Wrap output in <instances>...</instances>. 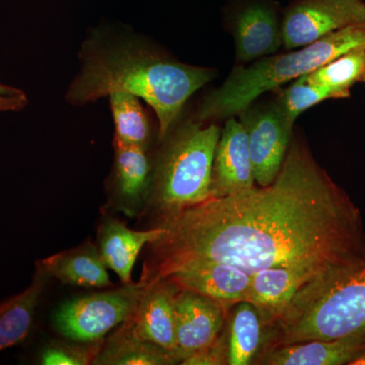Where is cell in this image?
Segmentation results:
<instances>
[{
    "label": "cell",
    "mask_w": 365,
    "mask_h": 365,
    "mask_svg": "<svg viewBox=\"0 0 365 365\" xmlns=\"http://www.w3.org/2000/svg\"><path fill=\"white\" fill-rule=\"evenodd\" d=\"M140 281L150 285L192 262H222L253 275L289 268L330 287L365 265L359 209L300 141L272 184L208 200L160 220Z\"/></svg>",
    "instance_id": "cell-1"
},
{
    "label": "cell",
    "mask_w": 365,
    "mask_h": 365,
    "mask_svg": "<svg viewBox=\"0 0 365 365\" xmlns=\"http://www.w3.org/2000/svg\"><path fill=\"white\" fill-rule=\"evenodd\" d=\"M215 76L212 69L168 58L137 40L96 37L86 42L66 100L85 105L114 93H132L155 110L163 140L189 98Z\"/></svg>",
    "instance_id": "cell-2"
},
{
    "label": "cell",
    "mask_w": 365,
    "mask_h": 365,
    "mask_svg": "<svg viewBox=\"0 0 365 365\" xmlns=\"http://www.w3.org/2000/svg\"><path fill=\"white\" fill-rule=\"evenodd\" d=\"M361 46H365V24H355L300 47L297 51L271 55L248 67H235L223 85L203 98L197 111V122L228 119L241 114L266 91L311 73Z\"/></svg>",
    "instance_id": "cell-3"
},
{
    "label": "cell",
    "mask_w": 365,
    "mask_h": 365,
    "mask_svg": "<svg viewBox=\"0 0 365 365\" xmlns=\"http://www.w3.org/2000/svg\"><path fill=\"white\" fill-rule=\"evenodd\" d=\"M351 337L365 338V265L322 292L297 294L266 323L262 351L309 340Z\"/></svg>",
    "instance_id": "cell-4"
},
{
    "label": "cell",
    "mask_w": 365,
    "mask_h": 365,
    "mask_svg": "<svg viewBox=\"0 0 365 365\" xmlns=\"http://www.w3.org/2000/svg\"><path fill=\"white\" fill-rule=\"evenodd\" d=\"M220 127L184 125L165 145L151 178L148 201L160 220L210 198Z\"/></svg>",
    "instance_id": "cell-5"
},
{
    "label": "cell",
    "mask_w": 365,
    "mask_h": 365,
    "mask_svg": "<svg viewBox=\"0 0 365 365\" xmlns=\"http://www.w3.org/2000/svg\"><path fill=\"white\" fill-rule=\"evenodd\" d=\"M148 285L143 281L69 300L55 314V325L67 339L81 343L104 340L135 311Z\"/></svg>",
    "instance_id": "cell-6"
},
{
    "label": "cell",
    "mask_w": 365,
    "mask_h": 365,
    "mask_svg": "<svg viewBox=\"0 0 365 365\" xmlns=\"http://www.w3.org/2000/svg\"><path fill=\"white\" fill-rule=\"evenodd\" d=\"M239 116L248 134L255 182L260 187L269 186L287 157L294 125L287 121L276 102L261 107L251 105Z\"/></svg>",
    "instance_id": "cell-7"
},
{
    "label": "cell",
    "mask_w": 365,
    "mask_h": 365,
    "mask_svg": "<svg viewBox=\"0 0 365 365\" xmlns=\"http://www.w3.org/2000/svg\"><path fill=\"white\" fill-rule=\"evenodd\" d=\"M355 24H365L364 0H299L281 21L283 46L287 50L304 47Z\"/></svg>",
    "instance_id": "cell-8"
},
{
    "label": "cell",
    "mask_w": 365,
    "mask_h": 365,
    "mask_svg": "<svg viewBox=\"0 0 365 365\" xmlns=\"http://www.w3.org/2000/svg\"><path fill=\"white\" fill-rule=\"evenodd\" d=\"M178 290L179 287L167 279L148 285L135 311L122 325L133 337L177 355L182 362L178 349L175 313Z\"/></svg>",
    "instance_id": "cell-9"
},
{
    "label": "cell",
    "mask_w": 365,
    "mask_h": 365,
    "mask_svg": "<svg viewBox=\"0 0 365 365\" xmlns=\"http://www.w3.org/2000/svg\"><path fill=\"white\" fill-rule=\"evenodd\" d=\"M175 313L178 349L184 360L217 338L225 327L227 304L179 287Z\"/></svg>",
    "instance_id": "cell-10"
},
{
    "label": "cell",
    "mask_w": 365,
    "mask_h": 365,
    "mask_svg": "<svg viewBox=\"0 0 365 365\" xmlns=\"http://www.w3.org/2000/svg\"><path fill=\"white\" fill-rule=\"evenodd\" d=\"M248 134L241 122L228 118L216 146L210 198H222L255 187Z\"/></svg>",
    "instance_id": "cell-11"
},
{
    "label": "cell",
    "mask_w": 365,
    "mask_h": 365,
    "mask_svg": "<svg viewBox=\"0 0 365 365\" xmlns=\"http://www.w3.org/2000/svg\"><path fill=\"white\" fill-rule=\"evenodd\" d=\"M182 289L191 290L227 304L248 299L252 275L222 262H192L163 278Z\"/></svg>",
    "instance_id": "cell-12"
},
{
    "label": "cell",
    "mask_w": 365,
    "mask_h": 365,
    "mask_svg": "<svg viewBox=\"0 0 365 365\" xmlns=\"http://www.w3.org/2000/svg\"><path fill=\"white\" fill-rule=\"evenodd\" d=\"M365 352V338L309 340L262 351L254 364L351 365Z\"/></svg>",
    "instance_id": "cell-13"
},
{
    "label": "cell",
    "mask_w": 365,
    "mask_h": 365,
    "mask_svg": "<svg viewBox=\"0 0 365 365\" xmlns=\"http://www.w3.org/2000/svg\"><path fill=\"white\" fill-rule=\"evenodd\" d=\"M234 37L237 61H257L276 54L283 45L277 14L264 4H253L240 13Z\"/></svg>",
    "instance_id": "cell-14"
},
{
    "label": "cell",
    "mask_w": 365,
    "mask_h": 365,
    "mask_svg": "<svg viewBox=\"0 0 365 365\" xmlns=\"http://www.w3.org/2000/svg\"><path fill=\"white\" fill-rule=\"evenodd\" d=\"M162 225L148 230H134L117 220H106L98 228V251L107 268L117 274L123 284H130L137 257L146 245L165 234Z\"/></svg>",
    "instance_id": "cell-15"
},
{
    "label": "cell",
    "mask_w": 365,
    "mask_h": 365,
    "mask_svg": "<svg viewBox=\"0 0 365 365\" xmlns=\"http://www.w3.org/2000/svg\"><path fill=\"white\" fill-rule=\"evenodd\" d=\"M36 266L64 284L95 288L112 285L100 251L91 241L38 261Z\"/></svg>",
    "instance_id": "cell-16"
},
{
    "label": "cell",
    "mask_w": 365,
    "mask_h": 365,
    "mask_svg": "<svg viewBox=\"0 0 365 365\" xmlns=\"http://www.w3.org/2000/svg\"><path fill=\"white\" fill-rule=\"evenodd\" d=\"M313 278L289 268H271L252 275L248 299L259 309L266 323L282 313Z\"/></svg>",
    "instance_id": "cell-17"
},
{
    "label": "cell",
    "mask_w": 365,
    "mask_h": 365,
    "mask_svg": "<svg viewBox=\"0 0 365 365\" xmlns=\"http://www.w3.org/2000/svg\"><path fill=\"white\" fill-rule=\"evenodd\" d=\"M51 279L38 266L32 283L19 294L0 304V352L20 345L32 330L36 309L46 285Z\"/></svg>",
    "instance_id": "cell-18"
},
{
    "label": "cell",
    "mask_w": 365,
    "mask_h": 365,
    "mask_svg": "<svg viewBox=\"0 0 365 365\" xmlns=\"http://www.w3.org/2000/svg\"><path fill=\"white\" fill-rule=\"evenodd\" d=\"M115 182L120 200L131 210L150 192L151 177L150 158L145 148L125 144L114 138Z\"/></svg>",
    "instance_id": "cell-19"
},
{
    "label": "cell",
    "mask_w": 365,
    "mask_h": 365,
    "mask_svg": "<svg viewBox=\"0 0 365 365\" xmlns=\"http://www.w3.org/2000/svg\"><path fill=\"white\" fill-rule=\"evenodd\" d=\"M228 326V365L254 364L265 343L266 322L252 302H237Z\"/></svg>",
    "instance_id": "cell-20"
},
{
    "label": "cell",
    "mask_w": 365,
    "mask_h": 365,
    "mask_svg": "<svg viewBox=\"0 0 365 365\" xmlns=\"http://www.w3.org/2000/svg\"><path fill=\"white\" fill-rule=\"evenodd\" d=\"M181 364L177 355L151 343L133 337L124 326L104 340L93 364L98 365H170Z\"/></svg>",
    "instance_id": "cell-21"
},
{
    "label": "cell",
    "mask_w": 365,
    "mask_h": 365,
    "mask_svg": "<svg viewBox=\"0 0 365 365\" xmlns=\"http://www.w3.org/2000/svg\"><path fill=\"white\" fill-rule=\"evenodd\" d=\"M115 123L114 138L125 144L146 148L150 136V125L139 98L128 93L109 96Z\"/></svg>",
    "instance_id": "cell-22"
},
{
    "label": "cell",
    "mask_w": 365,
    "mask_h": 365,
    "mask_svg": "<svg viewBox=\"0 0 365 365\" xmlns=\"http://www.w3.org/2000/svg\"><path fill=\"white\" fill-rule=\"evenodd\" d=\"M302 78L307 83L314 85L349 90L355 83L365 85V46L344 53L311 73L304 74Z\"/></svg>",
    "instance_id": "cell-23"
},
{
    "label": "cell",
    "mask_w": 365,
    "mask_h": 365,
    "mask_svg": "<svg viewBox=\"0 0 365 365\" xmlns=\"http://www.w3.org/2000/svg\"><path fill=\"white\" fill-rule=\"evenodd\" d=\"M348 97H350L349 88L314 85V83H307L300 76L294 79L292 85L283 91L276 103L279 106L287 121L294 125L297 117L313 106L329 98Z\"/></svg>",
    "instance_id": "cell-24"
},
{
    "label": "cell",
    "mask_w": 365,
    "mask_h": 365,
    "mask_svg": "<svg viewBox=\"0 0 365 365\" xmlns=\"http://www.w3.org/2000/svg\"><path fill=\"white\" fill-rule=\"evenodd\" d=\"M104 340L90 345H69L63 342H52L41 351L40 364L44 365L93 364L102 349Z\"/></svg>",
    "instance_id": "cell-25"
},
{
    "label": "cell",
    "mask_w": 365,
    "mask_h": 365,
    "mask_svg": "<svg viewBox=\"0 0 365 365\" xmlns=\"http://www.w3.org/2000/svg\"><path fill=\"white\" fill-rule=\"evenodd\" d=\"M230 356L228 348V328H223L222 332L211 344L199 351L186 357L182 365H227Z\"/></svg>",
    "instance_id": "cell-26"
},
{
    "label": "cell",
    "mask_w": 365,
    "mask_h": 365,
    "mask_svg": "<svg viewBox=\"0 0 365 365\" xmlns=\"http://www.w3.org/2000/svg\"><path fill=\"white\" fill-rule=\"evenodd\" d=\"M28 104L25 93L16 96H0V112L19 111Z\"/></svg>",
    "instance_id": "cell-27"
},
{
    "label": "cell",
    "mask_w": 365,
    "mask_h": 365,
    "mask_svg": "<svg viewBox=\"0 0 365 365\" xmlns=\"http://www.w3.org/2000/svg\"><path fill=\"white\" fill-rule=\"evenodd\" d=\"M23 93V91L18 90V88L0 83V96H16L21 95Z\"/></svg>",
    "instance_id": "cell-28"
},
{
    "label": "cell",
    "mask_w": 365,
    "mask_h": 365,
    "mask_svg": "<svg viewBox=\"0 0 365 365\" xmlns=\"http://www.w3.org/2000/svg\"><path fill=\"white\" fill-rule=\"evenodd\" d=\"M351 365H365V352L361 356H359V359L355 360Z\"/></svg>",
    "instance_id": "cell-29"
}]
</instances>
